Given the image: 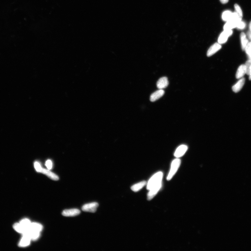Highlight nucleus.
<instances>
[{
    "label": "nucleus",
    "mask_w": 251,
    "mask_h": 251,
    "mask_svg": "<svg viewBox=\"0 0 251 251\" xmlns=\"http://www.w3.org/2000/svg\"><path fill=\"white\" fill-rule=\"evenodd\" d=\"M19 223L23 231V234H24L27 233L29 230L32 222L29 219H25L21 220Z\"/></svg>",
    "instance_id": "nucleus-8"
},
{
    "label": "nucleus",
    "mask_w": 251,
    "mask_h": 251,
    "mask_svg": "<svg viewBox=\"0 0 251 251\" xmlns=\"http://www.w3.org/2000/svg\"><path fill=\"white\" fill-rule=\"evenodd\" d=\"M236 12L239 15L241 18H242L243 16V13L240 7L238 4H236L234 5Z\"/></svg>",
    "instance_id": "nucleus-24"
},
{
    "label": "nucleus",
    "mask_w": 251,
    "mask_h": 251,
    "mask_svg": "<svg viewBox=\"0 0 251 251\" xmlns=\"http://www.w3.org/2000/svg\"><path fill=\"white\" fill-rule=\"evenodd\" d=\"M247 35L248 38L251 40V32H249Z\"/></svg>",
    "instance_id": "nucleus-29"
},
{
    "label": "nucleus",
    "mask_w": 251,
    "mask_h": 251,
    "mask_svg": "<svg viewBox=\"0 0 251 251\" xmlns=\"http://www.w3.org/2000/svg\"><path fill=\"white\" fill-rule=\"evenodd\" d=\"M98 206L97 202H93L86 204L82 207V209L84 212L94 213L97 211Z\"/></svg>",
    "instance_id": "nucleus-4"
},
{
    "label": "nucleus",
    "mask_w": 251,
    "mask_h": 251,
    "mask_svg": "<svg viewBox=\"0 0 251 251\" xmlns=\"http://www.w3.org/2000/svg\"><path fill=\"white\" fill-rule=\"evenodd\" d=\"M168 81L167 77H162L157 82V87L159 90H163L167 87L168 85Z\"/></svg>",
    "instance_id": "nucleus-9"
},
{
    "label": "nucleus",
    "mask_w": 251,
    "mask_h": 251,
    "mask_svg": "<svg viewBox=\"0 0 251 251\" xmlns=\"http://www.w3.org/2000/svg\"><path fill=\"white\" fill-rule=\"evenodd\" d=\"M43 229V227L41 224L37 222H32L29 229L31 231L40 233Z\"/></svg>",
    "instance_id": "nucleus-18"
},
{
    "label": "nucleus",
    "mask_w": 251,
    "mask_h": 251,
    "mask_svg": "<svg viewBox=\"0 0 251 251\" xmlns=\"http://www.w3.org/2000/svg\"><path fill=\"white\" fill-rule=\"evenodd\" d=\"M220 1L222 3L225 4L228 3L229 0H220Z\"/></svg>",
    "instance_id": "nucleus-28"
},
{
    "label": "nucleus",
    "mask_w": 251,
    "mask_h": 251,
    "mask_svg": "<svg viewBox=\"0 0 251 251\" xmlns=\"http://www.w3.org/2000/svg\"><path fill=\"white\" fill-rule=\"evenodd\" d=\"M249 29H250V31L251 32V22H250L249 25Z\"/></svg>",
    "instance_id": "nucleus-31"
},
{
    "label": "nucleus",
    "mask_w": 251,
    "mask_h": 251,
    "mask_svg": "<svg viewBox=\"0 0 251 251\" xmlns=\"http://www.w3.org/2000/svg\"><path fill=\"white\" fill-rule=\"evenodd\" d=\"M163 173L161 172L156 173L151 178L147 184V188L150 190L152 188L162 184Z\"/></svg>",
    "instance_id": "nucleus-1"
},
{
    "label": "nucleus",
    "mask_w": 251,
    "mask_h": 251,
    "mask_svg": "<svg viewBox=\"0 0 251 251\" xmlns=\"http://www.w3.org/2000/svg\"><path fill=\"white\" fill-rule=\"evenodd\" d=\"M222 48L221 44L219 43H216L213 44V45L210 47L207 51V55L208 57L214 55L217 51H219Z\"/></svg>",
    "instance_id": "nucleus-7"
},
{
    "label": "nucleus",
    "mask_w": 251,
    "mask_h": 251,
    "mask_svg": "<svg viewBox=\"0 0 251 251\" xmlns=\"http://www.w3.org/2000/svg\"><path fill=\"white\" fill-rule=\"evenodd\" d=\"M13 227L14 229H15L16 232L22 234H23V231L19 223H16L15 224V225H14Z\"/></svg>",
    "instance_id": "nucleus-23"
},
{
    "label": "nucleus",
    "mask_w": 251,
    "mask_h": 251,
    "mask_svg": "<svg viewBox=\"0 0 251 251\" xmlns=\"http://www.w3.org/2000/svg\"><path fill=\"white\" fill-rule=\"evenodd\" d=\"M232 13H233V12L229 10L224 11L222 13V16L223 20L227 22L230 20L232 18Z\"/></svg>",
    "instance_id": "nucleus-21"
},
{
    "label": "nucleus",
    "mask_w": 251,
    "mask_h": 251,
    "mask_svg": "<svg viewBox=\"0 0 251 251\" xmlns=\"http://www.w3.org/2000/svg\"><path fill=\"white\" fill-rule=\"evenodd\" d=\"M31 241V239L27 234H23L19 246L22 247H26L30 245Z\"/></svg>",
    "instance_id": "nucleus-12"
},
{
    "label": "nucleus",
    "mask_w": 251,
    "mask_h": 251,
    "mask_svg": "<svg viewBox=\"0 0 251 251\" xmlns=\"http://www.w3.org/2000/svg\"><path fill=\"white\" fill-rule=\"evenodd\" d=\"M246 26L245 23L241 20L238 23L236 28L238 29L241 30L244 29Z\"/></svg>",
    "instance_id": "nucleus-25"
},
{
    "label": "nucleus",
    "mask_w": 251,
    "mask_h": 251,
    "mask_svg": "<svg viewBox=\"0 0 251 251\" xmlns=\"http://www.w3.org/2000/svg\"><path fill=\"white\" fill-rule=\"evenodd\" d=\"M246 74V70L245 65H241L237 71L236 77L237 79H241Z\"/></svg>",
    "instance_id": "nucleus-16"
},
{
    "label": "nucleus",
    "mask_w": 251,
    "mask_h": 251,
    "mask_svg": "<svg viewBox=\"0 0 251 251\" xmlns=\"http://www.w3.org/2000/svg\"><path fill=\"white\" fill-rule=\"evenodd\" d=\"M46 165L48 170H50L53 167V164L51 161L50 160H48L46 161Z\"/></svg>",
    "instance_id": "nucleus-27"
},
{
    "label": "nucleus",
    "mask_w": 251,
    "mask_h": 251,
    "mask_svg": "<svg viewBox=\"0 0 251 251\" xmlns=\"http://www.w3.org/2000/svg\"><path fill=\"white\" fill-rule=\"evenodd\" d=\"M181 163V161L179 158H176L172 161L171 164L170 170L167 178L168 180H170L172 179L179 169Z\"/></svg>",
    "instance_id": "nucleus-2"
},
{
    "label": "nucleus",
    "mask_w": 251,
    "mask_h": 251,
    "mask_svg": "<svg viewBox=\"0 0 251 251\" xmlns=\"http://www.w3.org/2000/svg\"><path fill=\"white\" fill-rule=\"evenodd\" d=\"M232 33L233 31L232 30H224L219 37L218 43L220 44L226 43L229 37L231 36Z\"/></svg>",
    "instance_id": "nucleus-3"
},
{
    "label": "nucleus",
    "mask_w": 251,
    "mask_h": 251,
    "mask_svg": "<svg viewBox=\"0 0 251 251\" xmlns=\"http://www.w3.org/2000/svg\"><path fill=\"white\" fill-rule=\"evenodd\" d=\"M164 93L165 92L163 90H159L156 91L151 95L150 97V100L152 102L156 101L163 97Z\"/></svg>",
    "instance_id": "nucleus-10"
},
{
    "label": "nucleus",
    "mask_w": 251,
    "mask_h": 251,
    "mask_svg": "<svg viewBox=\"0 0 251 251\" xmlns=\"http://www.w3.org/2000/svg\"><path fill=\"white\" fill-rule=\"evenodd\" d=\"M43 174L46 175L50 179L53 180L57 181L59 179V178L55 173L51 172L49 170H46V169L42 168L41 172Z\"/></svg>",
    "instance_id": "nucleus-15"
},
{
    "label": "nucleus",
    "mask_w": 251,
    "mask_h": 251,
    "mask_svg": "<svg viewBox=\"0 0 251 251\" xmlns=\"http://www.w3.org/2000/svg\"><path fill=\"white\" fill-rule=\"evenodd\" d=\"M188 147L186 145H180L176 150L174 153V156L177 158H179L184 156L187 151Z\"/></svg>",
    "instance_id": "nucleus-5"
},
{
    "label": "nucleus",
    "mask_w": 251,
    "mask_h": 251,
    "mask_svg": "<svg viewBox=\"0 0 251 251\" xmlns=\"http://www.w3.org/2000/svg\"><path fill=\"white\" fill-rule=\"evenodd\" d=\"M161 185L162 184L158 185L149 190V191L147 195L148 200H151L154 198L161 188Z\"/></svg>",
    "instance_id": "nucleus-11"
},
{
    "label": "nucleus",
    "mask_w": 251,
    "mask_h": 251,
    "mask_svg": "<svg viewBox=\"0 0 251 251\" xmlns=\"http://www.w3.org/2000/svg\"><path fill=\"white\" fill-rule=\"evenodd\" d=\"M249 79H250V80H251V67H250V69L249 73Z\"/></svg>",
    "instance_id": "nucleus-30"
},
{
    "label": "nucleus",
    "mask_w": 251,
    "mask_h": 251,
    "mask_svg": "<svg viewBox=\"0 0 251 251\" xmlns=\"http://www.w3.org/2000/svg\"><path fill=\"white\" fill-rule=\"evenodd\" d=\"M240 22L230 20L226 22L224 26V30H232L234 28H236L238 23Z\"/></svg>",
    "instance_id": "nucleus-14"
},
{
    "label": "nucleus",
    "mask_w": 251,
    "mask_h": 251,
    "mask_svg": "<svg viewBox=\"0 0 251 251\" xmlns=\"http://www.w3.org/2000/svg\"><path fill=\"white\" fill-rule=\"evenodd\" d=\"M241 47L243 50H245L246 46L248 43V41L245 33L242 32L240 35Z\"/></svg>",
    "instance_id": "nucleus-20"
},
{
    "label": "nucleus",
    "mask_w": 251,
    "mask_h": 251,
    "mask_svg": "<svg viewBox=\"0 0 251 251\" xmlns=\"http://www.w3.org/2000/svg\"><path fill=\"white\" fill-rule=\"evenodd\" d=\"M34 167L37 172H41L42 168L38 162H36L35 163Z\"/></svg>",
    "instance_id": "nucleus-26"
},
{
    "label": "nucleus",
    "mask_w": 251,
    "mask_h": 251,
    "mask_svg": "<svg viewBox=\"0 0 251 251\" xmlns=\"http://www.w3.org/2000/svg\"><path fill=\"white\" fill-rule=\"evenodd\" d=\"M80 211L76 209L65 210L63 211L62 215L65 217H74L79 215Z\"/></svg>",
    "instance_id": "nucleus-6"
},
{
    "label": "nucleus",
    "mask_w": 251,
    "mask_h": 251,
    "mask_svg": "<svg viewBox=\"0 0 251 251\" xmlns=\"http://www.w3.org/2000/svg\"><path fill=\"white\" fill-rule=\"evenodd\" d=\"M245 80L244 78L240 79L237 83L233 86L232 88V90L234 92L238 93L240 91L242 88L245 83Z\"/></svg>",
    "instance_id": "nucleus-13"
},
{
    "label": "nucleus",
    "mask_w": 251,
    "mask_h": 251,
    "mask_svg": "<svg viewBox=\"0 0 251 251\" xmlns=\"http://www.w3.org/2000/svg\"><path fill=\"white\" fill-rule=\"evenodd\" d=\"M245 50L249 59L251 60V42H249Z\"/></svg>",
    "instance_id": "nucleus-22"
},
{
    "label": "nucleus",
    "mask_w": 251,
    "mask_h": 251,
    "mask_svg": "<svg viewBox=\"0 0 251 251\" xmlns=\"http://www.w3.org/2000/svg\"><path fill=\"white\" fill-rule=\"evenodd\" d=\"M147 185V182L145 181H142L136 184L131 187V189L134 192H137L139 191Z\"/></svg>",
    "instance_id": "nucleus-19"
},
{
    "label": "nucleus",
    "mask_w": 251,
    "mask_h": 251,
    "mask_svg": "<svg viewBox=\"0 0 251 251\" xmlns=\"http://www.w3.org/2000/svg\"><path fill=\"white\" fill-rule=\"evenodd\" d=\"M24 234H27L31 240L33 241H36L38 240L40 236V232L31 231L30 229L27 233Z\"/></svg>",
    "instance_id": "nucleus-17"
}]
</instances>
